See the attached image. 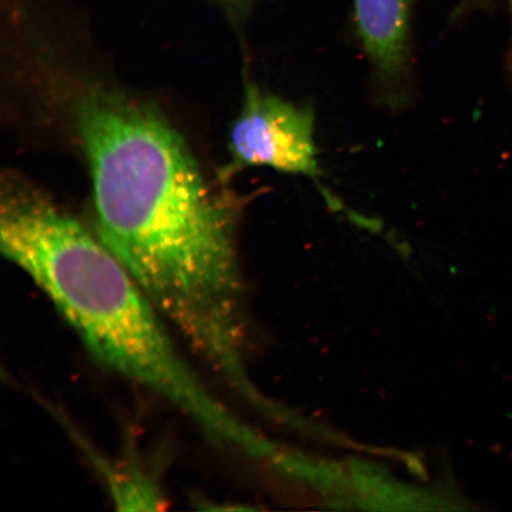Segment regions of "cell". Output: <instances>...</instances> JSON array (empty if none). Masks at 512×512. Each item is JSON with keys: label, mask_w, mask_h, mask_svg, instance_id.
I'll return each mask as SVG.
<instances>
[{"label": "cell", "mask_w": 512, "mask_h": 512, "mask_svg": "<svg viewBox=\"0 0 512 512\" xmlns=\"http://www.w3.org/2000/svg\"><path fill=\"white\" fill-rule=\"evenodd\" d=\"M75 114L98 238L190 350L247 393L238 207L210 187L181 134L152 107L92 89Z\"/></svg>", "instance_id": "1"}, {"label": "cell", "mask_w": 512, "mask_h": 512, "mask_svg": "<svg viewBox=\"0 0 512 512\" xmlns=\"http://www.w3.org/2000/svg\"><path fill=\"white\" fill-rule=\"evenodd\" d=\"M0 248L102 366L169 402L217 446L270 456L273 447L191 369L170 325L110 249L46 192L14 174L2 182Z\"/></svg>", "instance_id": "2"}, {"label": "cell", "mask_w": 512, "mask_h": 512, "mask_svg": "<svg viewBox=\"0 0 512 512\" xmlns=\"http://www.w3.org/2000/svg\"><path fill=\"white\" fill-rule=\"evenodd\" d=\"M229 172L252 166L319 181L315 113L247 83L238 118L230 130Z\"/></svg>", "instance_id": "3"}, {"label": "cell", "mask_w": 512, "mask_h": 512, "mask_svg": "<svg viewBox=\"0 0 512 512\" xmlns=\"http://www.w3.org/2000/svg\"><path fill=\"white\" fill-rule=\"evenodd\" d=\"M354 11L377 96L389 110H403L413 91V0H355Z\"/></svg>", "instance_id": "4"}, {"label": "cell", "mask_w": 512, "mask_h": 512, "mask_svg": "<svg viewBox=\"0 0 512 512\" xmlns=\"http://www.w3.org/2000/svg\"><path fill=\"white\" fill-rule=\"evenodd\" d=\"M217 5L235 17H243L254 8L258 0H213Z\"/></svg>", "instance_id": "5"}]
</instances>
